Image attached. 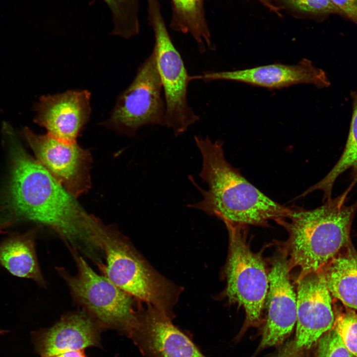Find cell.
<instances>
[{"label": "cell", "instance_id": "1", "mask_svg": "<svg viewBox=\"0 0 357 357\" xmlns=\"http://www.w3.org/2000/svg\"><path fill=\"white\" fill-rule=\"evenodd\" d=\"M3 204L12 223L30 221L46 226L96 265L103 262L94 238L101 220L88 213L32 156L24 157L12 168Z\"/></svg>", "mask_w": 357, "mask_h": 357}, {"label": "cell", "instance_id": "2", "mask_svg": "<svg viewBox=\"0 0 357 357\" xmlns=\"http://www.w3.org/2000/svg\"><path fill=\"white\" fill-rule=\"evenodd\" d=\"M194 140L202 159L199 176L208 189L201 188L189 176L203 198L187 207L215 216L224 223L245 227L266 226L270 220L276 222L290 215V207L267 196L227 161L221 141L198 136Z\"/></svg>", "mask_w": 357, "mask_h": 357}, {"label": "cell", "instance_id": "3", "mask_svg": "<svg viewBox=\"0 0 357 357\" xmlns=\"http://www.w3.org/2000/svg\"><path fill=\"white\" fill-rule=\"evenodd\" d=\"M352 187L313 209L290 207V215L276 221L288 232L286 254L291 269L299 271L298 279L322 270L351 242L357 202L351 205L346 202Z\"/></svg>", "mask_w": 357, "mask_h": 357}, {"label": "cell", "instance_id": "4", "mask_svg": "<svg viewBox=\"0 0 357 357\" xmlns=\"http://www.w3.org/2000/svg\"><path fill=\"white\" fill-rule=\"evenodd\" d=\"M94 237L105 260L98 267L102 275L134 298L169 311L174 301L172 287L151 269L115 226L102 222Z\"/></svg>", "mask_w": 357, "mask_h": 357}, {"label": "cell", "instance_id": "5", "mask_svg": "<svg viewBox=\"0 0 357 357\" xmlns=\"http://www.w3.org/2000/svg\"><path fill=\"white\" fill-rule=\"evenodd\" d=\"M76 273L56 267L66 283L75 303L93 316L103 329L114 330L130 338L139 322L140 313L133 297L103 275L95 272L75 248L68 247Z\"/></svg>", "mask_w": 357, "mask_h": 357}, {"label": "cell", "instance_id": "6", "mask_svg": "<svg viewBox=\"0 0 357 357\" xmlns=\"http://www.w3.org/2000/svg\"><path fill=\"white\" fill-rule=\"evenodd\" d=\"M229 232V253L226 267V295L231 302L245 311V319L240 338L250 327L262 322L269 280L261 256L253 252L246 241L245 226L225 223Z\"/></svg>", "mask_w": 357, "mask_h": 357}, {"label": "cell", "instance_id": "7", "mask_svg": "<svg viewBox=\"0 0 357 357\" xmlns=\"http://www.w3.org/2000/svg\"><path fill=\"white\" fill-rule=\"evenodd\" d=\"M147 2L148 20L154 36L152 51L166 103V126L178 135L199 119V116L188 104L190 76L170 36L159 0H147Z\"/></svg>", "mask_w": 357, "mask_h": 357}, {"label": "cell", "instance_id": "8", "mask_svg": "<svg viewBox=\"0 0 357 357\" xmlns=\"http://www.w3.org/2000/svg\"><path fill=\"white\" fill-rule=\"evenodd\" d=\"M155 57L152 51L139 67L127 88L118 99L103 124L132 136L140 127L166 126V103Z\"/></svg>", "mask_w": 357, "mask_h": 357}, {"label": "cell", "instance_id": "9", "mask_svg": "<svg viewBox=\"0 0 357 357\" xmlns=\"http://www.w3.org/2000/svg\"><path fill=\"white\" fill-rule=\"evenodd\" d=\"M22 136L36 160L70 193L78 197L91 187L90 152L77 143L61 142L48 134H37L28 127Z\"/></svg>", "mask_w": 357, "mask_h": 357}, {"label": "cell", "instance_id": "10", "mask_svg": "<svg viewBox=\"0 0 357 357\" xmlns=\"http://www.w3.org/2000/svg\"><path fill=\"white\" fill-rule=\"evenodd\" d=\"M290 270L285 252L273 258L268 274L267 314L258 351L282 344L296 323L297 295L291 282Z\"/></svg>", "mask_w": 357, "mask_h": 357}, {"label": "cell", "instance_id": "11", "mask_svg": "<svg viewBox=\"0 0 357 357\" xmlns=\"http://www.w3.org/2000/svg\"><path fill=\"white\" fill-rule=\"evenodd\" d=\"M296 346L309 350L333 326L334 312L331 295L322 270L297 280Z\"/></svg>", "mask_w": 357, "mask_h": 357}, {"label": "cell", "instance_id": "12", "mask_svg": "<svg viewBox=\"0 0 357 357\" xmlns=\"http://www.w3.org/2000/svg\"><path fill=\"white\" fill-rule=\"evenodd\" d=\"M144 357H206L172 321L169 311L150 305L140 313L130 338Z\"/></svg>", "mask_w": 357, "mask_h": 357}, {"label": "cell", "instance_id": "13", "mask_svg": "<svg viewBox=\"0 0 357 357\" xmlns=\"http://www.w3.org/2000/svg\"><path fill=\"white\" fill-rule=\"evenodd\" d=\"M191 79L205 82L230 80L269 89H279L303 83L320 88L330 85L326 72L306 59L295 65L274 63L234 71H207L201 75L191 76Z\"/></svg>", "mask_w": 357, "mask_h": 357}, {"label": "cell", "instance_id": "14", "mask_svg": "<svg viewBox=\"0 0 357 357\" xmlns=\"http://www.w3.org/2000/svg\"><path fill=\"white\" fill-rule=\"evenodd\" d=\"M90 93L87 90H70L43 96L36 104L34 122L47 133L64 143H74L89 119Z\"/></svg>", "mask_w": 357, "mask_h": 357}, {"label": "cell", "instance_id": "15", "mask_svg": "<svg viewBox=\"0 0 357 357\" xmlns=\"http://www.w3.org/2000/svg\"><path fill=\"white\" fill-rule=\"evenodd\" d=\"M103 330L93 316L80 309L63 315L51 327L35 331L32 340L41 357L100 347Z\"/></svg>", "mask_w": 357, "mask_h": 357}, {"label": "cell", "instance_id": "16", "mask_svg": "<svg viewBox=\"0 0 357 357\" xmlns=\"http://www.w3.org/2000/svg\"><path fill=\"white\" fill-rule=\"evenodd\" d=\"M37 232L35 228L23 234H12L0 242V265L15 276L30 279L45 286L36 252Z\"/></svg>", "mask_w": 357, "mask_h": 357}, {"label": "cell", "instance_id": "17", "mask_svg": "<svg viewBox=\"0 0 357 357\" xmlns=\"http://www.w3.org/2000/svg\"><path fill=\"white\" fill-rule=\"evenodd\" d=\"M322 270L331 296L357 310V250L352 242Z\"/></svg>", "mask_w": 357, "mask_h": 357}, {"label": "cell", "instance_id": "18", "mask_svg": "<svg viewBox=\"0 0 357 357\" xmlns=\"http://www.w3.org/2000/svg\"><path fill=\"white\" fill-rule=\"evenodd\" d=\"M204 1V0H171L170 28L177 32L190 34L201 54L207 49H215L206 18Z\"/></svg>", "mask_w": 357, "mask_h": 357}, {"label": "cell", "instance_id": "19", "mask_svg": "<svg viewBox=\"0 0 357 357\" xmlns=\"http://www.w3.org/2000/svg\"><path fill=\"white\" fill-rule=\"evenodd\" d=\"M353 112L348 137L344 150L330 171L317 183L309 187V191L321 190L323 192V200L331 198L334 184L337 178L350 169L353 181L352 187L357 183V90L351 92Z\"/></svg>", "mask_w": 357, "mask_h": 357}, {"label": "cell", "instance_id": "20", "mask_svg": "<svg viewBox=\"0 0 357 357\" xmlns=\"http://www.w3.org/2000/svg\"><path fill=\"white\" fill-rule=\"evenodd\" d=\"M112 13V34L127 38L140 31L139 0H103Z\"/></svg>", "mask_w": 357, "mask_h": 357}, {"label": "cell", "instance_id": "21", "mask_svg": "<svg viewBox=\"0 0 357 357\" xmlns=\"http://www.w3.org/2000/svg\"><path fill=\"white\" fill-rule=\"evenodd\" d=\"M345 307L344 309H334L333 327L348 351L357 357V313L355 310Z\"/></svg>", "mask_w": 357, "mask_h": 357}, {"label": "cell", "instance_id": "22", "mask_svg": "<svg viewBox=\"0 0 357 357\" xmlns=\"http://www.w3.org/2000/svg\"><path fill=\"white\" fill-rule=\"evenodd\" d=\"M310 349L312 350L311 357H354L333 326L318 339Z\"/></svg>", "mask_w": 357, "mask_h": 357}, {"label": "cell", "instance_id": "23", "mask_svg": "<svg viewBox=\"0 0 357 357\" xmlns=\"http://www.w3.org/2000/svg\"><path fill=\"white\" fill-rule=\"evenodd\" d=\"M284 6L293 12L310 16L339 14L340 11L330 0H278Z\"/></svg>", "mask_w": 357, "mask_h": 357}, {"label": "cell", "instance_id": "24", "mask_svg": "<svg viewBox=\"0 0 357 357\" xmlns=\"http://www.w3.org/2000/svg\"><path fill=\"white\" fill-rule=\"evenodd\" d=\"M345 16L357 24V0H330Z\"/></svg>", "mask_w": 357, "mask_h": 357}, {"label": "cell", "instance_id": "25", "mask_svg": "<svg viewBox=\"0 0 357 357\" xmlns=\"http://www.w3.org/2000/svg\"><path fill=\"white\" fill-rule=\"evenodd\" d=\"M308 350L298 348L294 340L288 342L272 357H308Z\"/></svg>", "mask_w": 357, "mask_h": 357}, {"label": "cell", "instance_id": "26", "mask_svg": "<svg viewBox=\"0 0 357 357\" xmlns=\"http://www.w3.org/2000/svg\"><path fill=\"white\" fill-rule=\"evenodd\" d=\"M40 357H86L84 350L69 351Z\"/></svg>", "mask_w": 357, "mask_h": 357}, {"label": "cell", "instance_id": "27", "mask_svg": "<svg viewBox=\"0 0 357 357\" xmlns=\"http://www.w3.org/2000/svg\"><path fill=\"white\" fill-rule=\"evenodd\" d=\"M256 0L257 1H258V2H260V1H261L262 0Z\"/></svg>", "mask_w": 357, "mask_h": 357}]
</instances>
